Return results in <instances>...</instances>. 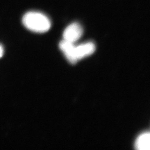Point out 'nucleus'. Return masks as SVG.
I'll use <instances>...</instances> for the list:
<instances>
[{
	"label": "nucleus",
	"mask_w": 150,
	"mask_h": 150,
	"mask_svg": "<svg viewBox=\"0 0 150 150\" xmlns=\"http://www.w3.org/2000/svg\"><path fill=\"white\" fill-rule=\"evenodd\" d=\"M23 23L25 27L36 33H45L51 27V22L48 17L37 12H29L25 14Z\"/></svg>",
	"instance_id": "1"
},
{
	"label": "nucleus",
	"mask_w": 150,
	"mask_h": 150,
	"mask_svg": "<svg viewBox=\"0 0 150 150\" xmlns=\"http://www.w3.org/2000/svg\"><path fill=\"white\" fill-rule=\"evenodd\" d=\"M83 33L82 26L78 23H73L65 29L63 35L64 40L74 43L81 38Z\"/></svg>",
	"instance_id": "2"
},
{
	"label": "nucleus",
	"mask_w": 150,
	"mask_h": 150,
	"mask_svg": "<svg viewBox=\"0 0 150 150\" xmlns=\"http://www.w3.org/2000/svg\"><path fill=\"white\" fill-rule=\"evenodd\" d=\"M95 45L92 42L85 43L79 45L74 46V55L77 62L79 60L92 54L95 51Z\"/></svg>",
	"instance_id": "3"
},
{
	"label": "nucleus",
	"mask_w": 150,
	"mask_h": 150,
	"mask_svg": "<svg viewBox=\"0 0 150 150\" xmlns=\"http://www.w3.org/2000/svg\"><path fill=\"white\" fill-rule=\"evenodd\" d=\"M74 43L69 42L64 40L59 43L60 50L64 53L67 59L72 64L77 62L74 55Z\"/></svg>",
	"instance_id": "4"
},
{
	"label": "nucleus",
	"mask_w": 150,
	"mask_h": 150,
	"mask_svg": "<svg viewBox=\"0 0 150 150\" xmlns=\"http://www.w3.org/2000/svg\"><path fill=\"white\" fill-rule=\"evenodd\" d=\"M134 147L137 150H150V134L149 132L142 134L137 137Z\"/></svg>",
	"instance_id": "5"
},
{
	"label": "nucleus",
	"mask_w": 150,
	"mask_h": 150,
	"mask_svg": "<svg viewBox=\"0 0 150 150\" xmlns=\"http://www.w3.org/2000/svg\"><path fill=\"white\" fill-rule=\"evenodd\" d=\"M4 54V49L2 46L0 45V58L2 57Z\"/></svg>",
	"instance_id": "6"
}]
</instances>
